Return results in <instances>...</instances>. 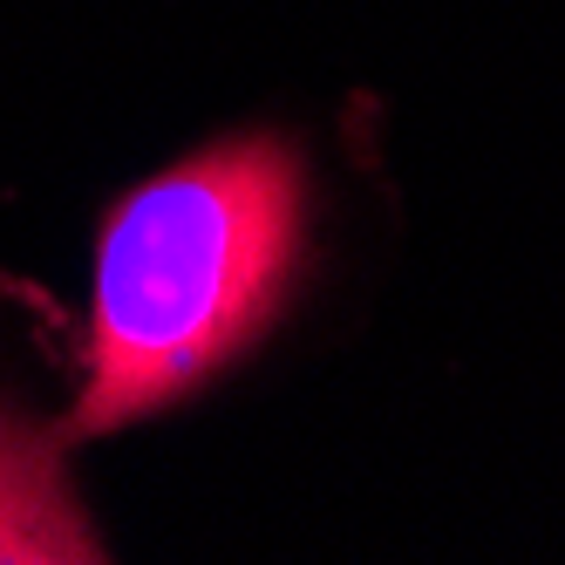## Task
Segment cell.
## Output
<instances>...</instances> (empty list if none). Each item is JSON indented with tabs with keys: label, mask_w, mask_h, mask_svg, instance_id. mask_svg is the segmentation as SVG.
<instances>
[{
	"label": "cell",
	"mask_w": 565,
	"mask_h": 565,
	"mask_svg": "<svg viewBox=\"0 0 565 565\" xmlns=\"http://www.w3.org/2000/svg\"><path fill=\"white\" fill-rule=\"evenodd\" d=\"M307 253V164L287 137H225L137 184L103 225L68 436L171 409L287 307Z\"/></svg>",
	"instance_id": "1"
}]
</instances>
